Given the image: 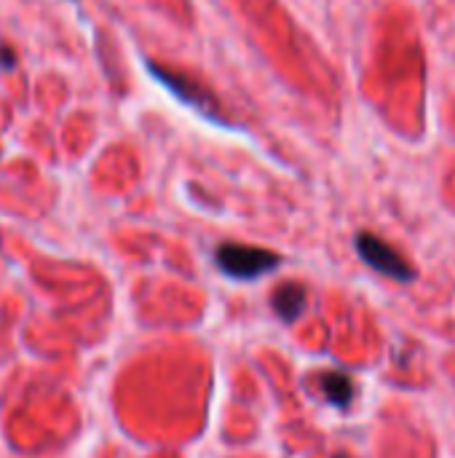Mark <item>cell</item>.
<instances>
[{"mask_svg": "<svg viewBox=\"0 0 455 458\" xmlns=\"http://www.w3.org/2000/svg\"><path fill=\"white\" fill-rule=\"evenodd\" d=\"M217 268L231 276V279H241V282H252L263 274H271L282 258L271 250L263 247H249V244H220L215 252Z\"/></svg>", "mask_w": 455, "mask_h": 458, "instance_id": "6da1fadb", "label": "cell"}, {"mask_svg": "<svg viewBox=\"0 0 455 458\" xmlns=\"http://www.w3.org/2000/svg\"><path fill=\"white\" fill-rule=\"evenodd\" d=\"M357 252H359V258L373 268V271H378V274H383V276H389V279H394V282H416V276H418V271L408 263V258H402V252H397L389 242H383L381 236H375V233H367V231H362L359 236H357Z\"/></svg>", "mask_w": 455, "mask_h": 458, "instance_id": "7a4b0ae2", "label": "cell"}, {"mask_svg": "<svg viewBox=\"0 0 455 458\" xmlns=\"http://www.w3.org/2000/svg\"><path fill=\"white\" fill-rule=\"evenodd\" d=\"M150 72H153L169 91H174L182 102H188L190 107H196L198 113H204V115L212 118V121H223L217 99H215L198 81H193L190 75H182V72H177V70H166V67H161V64H150Z\"/></svg>", "mask_w": 455, "mask_h": 458, "instance_id": "3957f363", "label": "cell"}, {"mask_svg": "<svg viewBox=\"0 0 455 458\" xmlns=\"http://www.w3.org/2000/svg\"><path fill=\"white\" fill-rule=\"evenodd\" d=\"M306 303H308V290L300 282H284L271 295V306L276 317L287 325H292L306 311Z\"/></svg>", "mask_w": 455, "mask_h": 458, "instance_id": "277c9868", "label": "cell"}, {"mask_svg": "<svg viewBox=\"0 0 455 458\" xmlns=\"http://www.w3.org/2000/svg\"><path fill=\"white\" fill-rule=\"evenodd\" d=\"M322 392H324L327 403L335 408H349L354 403V381H351V376H346L341 370L322 373Z\"/></svg>", "mask_w": 455, "mask_h": 458, "instance_id": "5b68a950", "label": "cell"}, {"mask_svg": "<svg viewBox=\"0 0 455 458\" xmlns=\"http://www.w3.org/2000/svg\"><path fill=\"white\" fill-rule=\"evenodd\" d=\"M335 458H346V456H335Z\"/></svg>", "mask_w": 455, "mask_h": 458, "instance_id": "8992f818", "label": "cell"}]
</instances>
